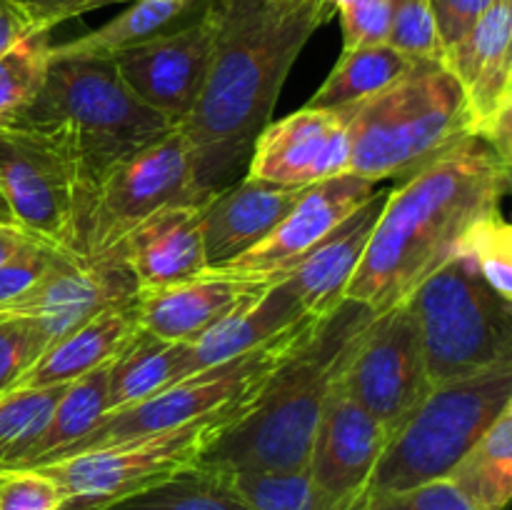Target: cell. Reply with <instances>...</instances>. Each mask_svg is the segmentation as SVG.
Listing matches in <instances>:
<instances>
[{"mask_svg":"<svg viewBox=\"0 0 512 510\" xmlns=\"http://www.w3.org/2000/svg\"><path fill=\"white\" fill-rule=\"evenodd\" d=\"M0 223H15L13 215H10V208H8V203H5L3 195H0Z\"/></svg>","mask_w":512,"mask_h":510,"instance_id":"f6af8a7d","label":"cell"},{"mask_svg":"<svg viewBox=\"0 0 512 510\" xmlns=\"http://www.w3.org/2000/svg\"><path fill=\"white\" fill-rule=\"evenodd\" d=\"M303 315L298 298L285 280L265 285L260 293L250 295L238 308L230 310L223 320H218L213 328H208L200 338L188 343L180 378L213 368V365L228 363V360L268 343L270 338L283 333Z\"/></svg>","mask_w":512,"mask_h":510,"instance_id":"603a6c76","label":"cell"},{"mask_svg":"<svg viewBox=\"0 0 512 510\" xmlns=\"http://www.w3.org/2000/svg\"><path fill=\"white\" fill-rule=\"evenodd\" d=\"M303 193L305 188H283L243 175L205 200L200 233L208 268H223L263 243Z\"/></svg>","mask_w":512,"mask_h":510,"instance_id":"44dd1931","label":"cell"},{"mask_svg":"<svg viewBox=\"0 0 512 510\" xmlns=\"http://www.w3.org/2000/svg\"><path fill=\"white\" fill-rule=\"evenodd\" d=\"M215 473L250 510H338L315 488L308 468L215 470Z\"/></svg>","mask_w":512,"mask_h":510,"instance_id":"4dcf8cb0","label":"cell"},{"mask_svg":"<svg viewBox=\"0 0 512 510\" xmlns=\"http://www.w3.org/2000/svg\"><path fill=\"white\" fill-rule=\"evenodd\" d=\"M183 200L200 198L193 193L188 143L175 125L100 180L80 218L73 253L83 260H108L138 225Z\"/></svg>","mask_w":512,"mask_h":510,"instance_id":"30bf717a","label":"cell"},{"mask_svg":"<svg viewBox=\"0 0 512 510\" xmlns=\"http://www.w3.org/2000/svg\"><path fill=\"white\" fill-rule=\"evenodd\" d=\"M105 510H250L215 470L193 465Z\"/></svg>","mask_w":512,"mask_h":510,"instance_id":"f546056e","label":"cell"},{"mask_svg":"<svg viewBox=\"0 0 512 510\" xmlns=\"http://www.w3.org/2000/svg\"><path fill=\"white\" fill-rule=\"evenodd\" d=\"M510 160L480 135L388 190L363 260L343 300L373 315L410 298L415 288L458 253L460 240L500 210L510 190Z\"/></svg>","mask_w":512,"mask_h":510,"instance_id":"7a4b0ae2","label":"cell"},{"mask_svg":"<svg viewBox=\"0 0 512 510\" xmlns=\"http://www.w3.org/2000/svg\"><path fill=\"white\" fill-rule=\"evenodd\" d=\"M140 330L135 298L115 303L50 345L28 368L15 388L68 385L80 375L110 363Z\"/></svg>","mask_w":512,"mask_h":510,"instance_id":"cb8c5ba5","label":"cell"},{"mask_svg":"<svg viewBox=\"0 0 512 510\" xmlns=\"http://www.w3.org/2000/svg\"><path fill=\"white\" fill-rule=\"evenodd\" d=\"M445 480L475 508L508 510L512 498V408L500 413Z\"/></svg>","mask_w":512,"mask_h":510,"instance_id":"f1b7e54d","label":"cell"},{"mask_svg":"<svg viewBox=\"0 0 512 510\" xmlns=\"http://www.w3.org/2000/svg\"><path fill=\"white\" fill-rule=\"evenodd\" d=\"M30 240H35V235L20 228L18 223H0V263H5L10 255L18 253Z\"/></svg>","mask_w":512,"mask_h":510,"instance_id":"ee69618b","label":"cell"},{"mask_svg":"<svg viewBox=\"0 0 512 510\" xmlns=\"http://www.w3.org/2000/svg\"><path fill=\"white\" fill-rule=\"evenodd\" d=\"M65 385L13 388L0 395V470H15L53 415Z\"/></svg>","mask_w":512,"mask_h":510,"instance_id":"1f68e13d","label":"cell"},{"mask_svg":"<svg viewBox=\"0 0 512 510\" xmlns=\"http://www.w3.org/2000/svg\"><path fill=\"white\" fill-rule=\"evenodd\" d=\"M348 173L350 133L343 113L308 105L260 130L245 170L283 188H310Z\"/></svg>","mask_w":512,"mask_h":510,"instance_id":"9a60e30c","label":"cell"},{"mask_svg":"<svg viewBox=\"0 0 512 510\" xmlns=\"http://www.w3.org/2000/svg\"><path fill=\"white\" fill-rule=\"evenodd\" d=\"M270 283L275 280L208 268L165 288L138 290L135 305H138L140 330L170 343H193L230 310Z\"/></svg>","mask_w":512,"mask_h":510,"instance_id":"d6986e66","label":"cell"},{"mask_svg":"<svg viewBox=\"0 0 512 510\" xmlns=\"http://www.w3.org/2000/svg\"><path fill=\"white\" fill-rule=\"evenodd\" d=\"M188 343H170L138 330L135 338L110 360L105 415L140 403L180 378Z\"/></svg>","mask_w":512,"mask_h":510,"instance_id":"83f0119b","label":"cell"},{"mask_svg":"<svg viewBox=\"0 0 512 510\" xmlns=\"http://www.w3.org/2000/svg\"><path fill=\"white\" fill-rule=\"evenodd\" d=\"M205 10L213 28L208 75L178 125L200 200L245 175L290 68L315 30L335 15L325 0H208Z\"/></svg>","mask_w":512,"mask_h":510,"instance_id":"6da1fadb","label":"cell"},{"mask_svg":"<svg viewBox=\"0 0 512 510\" xmlns=\"http://www.w3.org/2000/svg\"><path fill=\"white\" fill-rule=\"evenodd\" d=\"M63 503L60 485L43 470H0V510H60Z\"/></svg>","mask_w":512,"mask_h":510,"instance_id":"74e56055","label":"cell"},{"mask_svg":"<svg viewBox=\"0 0 512 510\" xmlns=\"http://www.w3.org/2000/svg\"><path fill=\"white\" fill-rule=\"evenodd\" d=\"M205 200H183L155 213L133 230L108 260L128 268L138 290L180 283L208 270L200 233Z\"/></svg>","mask_w":512,"mask_h":510,"instance_id":"ffe728a7","label":"cell"},{"mask_svg":"<svg viewBox=\"0 0 512 510\" xmlns=\"http://www.w3.org/2000/svg\"><path fill=\"white\" fill-rule=\"evenodd\" d=\"M208 0H133L118 18L100 28L50 45V60L60 58H113L123 50L143 45L148 40L168 35L183 25L193 23L205 10Z\"/></svg>","mask_w":512,"mask_h":510,"instance_id":"d4e9b609","label":"cell"},{"mask_svg":"<svg viewBox=\"0 0 512 510\" xmlns=\"http://www.w3.org/2000/svg\"><path fill=\"white\" fill-rule=\"evenodd\" d=\"M335 380L380 420L388 438L433 388L408 300L378 313L350 343Z\"/></svg>","mask_w":512,"mask_h":510,"instance_id":"8fae6325","label":"cell"},{"mask_svg":"<svg viewBox=\"0 0 512 510\" xmlns=\"http://www.w3.org/2000/svg\"><path fill=\"white\" fill-rule=\"evenodd\" d=\"M498 0H430L440 43L448 53Z\"/></svg>","mask_w":512,"mask_h":510,"instance_id":"60d3db41","label":"cell"},{"mask_svg":"<svg viewBox=\"0 0 512 510\" xmlns=\"http://www.w3.org/2000/svg\"><path fill=\"white\" fill-rule=\"evenodd\" d=\"M40 355L43 348L28 320L0 318V395L13 390Z\"/></svg>","mask_w":512,"mask_h":510,"instance_id":"f35d334b","label":"cell"},{"mask_svg":"<svg viewBox=\"0 0 512 510\" xmlns=\"http://www.w3.org/2000/svg\"><path fill=\"white\" fill-rule=\"evenodd\" d=\"M108 365L80 375L65 385L63 395L55 403L53 415L43 428L40 438L15 470L43 468L68 455L100 420L105 418L108 403Z\"/></svg>","mask_w":512,"mask_h":510,"instance_id":"484cf974","label":"cell"},{"mask_svg":"<svg viewBox=\"0 0 512 510\" xmlns=\"http://www.w3.org/2000/svg\"><path fill=\"white\" fill-rule=\"evenodd\" d=\"M50 30H38L0 55V125L20 118L45 83L50 65Z\"/></svg>","mask_w":512,"mask_h":510,"instance_id":"d6a6232c","label":"cell"},{"mask_svg":"<svg viewBox=\"0 0 512 510\" xmlns=\"http://www.w3.org/2000/svg\"><path fill=\"white\" fill-rule=\"evenodd\" d=\"M210 45L213 28L208 10H203L193 23L173 33L113 55V63L140 103L153 108L173 125H180L203 90Z\"/></svg>","mask_w":512,"mask_h":510,"instance_id":"2e32d148","label":"cell"},{"mask_svg":"<svg viewBox=\"0 0 512 510\" xmlns=\"http://www.w3.org/2000/svg\"><path fill=\"white\" fill-rule=\"evenodd\" d=\"M512 408V360L433 385L388 438L365 490H410L445 480L480 435Z\"/></svg>","mask_w":512,"mask_h":510,"instance_id":"8992f818","label":"cell"},{"mask_svg":"<svg viewBox=\"0 0 512 510\" xmlns=\"http://www.w3.org/2000/svg\"><path fill=\"white\" fill-rule=\"evenodd\" d=\"M325 3L330 5V8H333V13L338 8H343V5H348V3H353V0H325Z\"/></svg>","mask_w":512,"mask_h":510,"instance_id":"bcb514c9","label":"cell"},{"mask_svg":"<svg viewBox=\"0 0 512 510\" xmlns=\"http://www.w3.org/2000/svg\"><path fill=\"white\" fill-rule=\"evenodd\" d=\"M385 198L388 190H378L340 228L320 240L300 263L280 275V280L290 285L305 315L325 318L343 303L345 288L363 260Z\"/></svg>","mask_w":512,"mask_h":510,"instance_id":"7402d4cb","label":"cell"},{"mask_svg":"<svg viewBox=\"0 0 512 510\" xmlns=\"http://www.w3.org/2000/svg\"><path fill=\"white\" fill-rule=\"evenodd\" d=\"M13 125L43 138L65 160L85 205L120 160L175 128L135 98L113 58L50 60L43 88Z\"/></svg>","mask_w":512,"mask_h":510,"instance_id":"277c9868","label":"cell"},{"mask_svg":"<svg viewBox=\"0 0 512 510\" xmlns=\"http://www.w3.org/2000/svg\"><path fill=\"white\" fill-rule=\"evenodd\" d=\"M258 388L178 428L70 455L38 470L48 473L63 490L65 503L60 510H105L128 495L198 465L205 450L248 413Z\"/></svg>","mask_w":512,"mask_h":510,"instance_id":"ba28073f","label":"cell"},{"mask_svg":"<svg viewBox=\"0 0 512 510\" xmlns=\"http://www.w3.org/2000/svg\"><path fill=\"white\" fill-rule=\"evenodd\" d=\"M0 195L20 228L73 253L83 193L50 145L13 123L0 125Z\"/></svg>","mask_w":512,"mask_h":510,"instance_id":"7c38bea8","label":"cell"},{"mask_svg":"<svg viewBox=\"0 0 512 510\" xmlns=\"http://www.w3.org/2000/svg\"><path fill=\"white\" fill-rule=\"evenodd\" d=\"M345 510H480L450 480H433L410 490H363Z\"/></svg>","mask_w":512,"mask_h":510,"instance_id":"d590c367","label":"cell"},{"mask_svg":"<svg viewBox=\"0 0 512 510\" xmlns=\"http://www.w3.org/2000/svg\"><path fill=\"white\" fill-rule=\"evenodd\" d=\"M388 45L415 60L445 63V50L435 28L430 0H390Z\"/></svg>","mask_w":512,"mask_h":510,"instance_id":"e575fe53","label":"cell"},{"mask_svg":"<svg viewBox=\"0 0 512 510\" xmlns=\"http://www.w3.org/2000/svg\"><path fill=\"white\" fill-rule=\"evenodd\" d=\"M113 3H133V0H28L30 15L38 30H53L55 25L70 18L90 13V10L105 8Z\"/></svg>","mask_w":512,"mask_h":510,"instance_id":"b9f144b4","label":"cell"},{"mask_svg":"<svg viewBox=\"0 0 512 510\" xmlns=\"http://www.w3.org/2000/svg\"><path fill=\"white\" fill-rule=\"evenodd\" d=\"M385 445L388 430L333 378L308 458L315 488L345 510L365 490Z\"/></svg>","mask_w":512,"mask_h":510,"instance_id":"e0dca14e","label":"cell"},{"mask_svg":"<svg viewBox=\"0 0 512 510\" xmlns=\"http://www.w3.org/2000/svg\"><path fill=\"white\" fill-rule=\"evenodd\" d=\"M280 3H300V0H280Z\"/></svg>","mask_w":512,"mask_h":510,"instance_id":"7dc6e473","label":"cell"},{"mask_svg":"<svg viewBox=\"0 0 512 510\" xmlns=\"http://www.w3.org/2000/svg\"><path fill=\"white\" fill-rule=\"evenodd\" d=\"M473 263L480 278L503 300L512 303V228L498 213L485 215L460 240L458 253Z\"/></svg>","mask_w":512,"mask_h":510,"instance_id":"836d02e7","label":"cell"},{"mask_svg":"<svg viewBox=\"0 0 512 510\" xmlns=\"http://www.w3.org/2000/svg\"><path fill=\"white\" fill-rule=\"evenodd\" d=\"M133 278L118 260H83L65 253L55 268L15 303L0 308V318L13 315L33 325L45 350L78 330L105 308L135 298Z\"/></svg>","mask_w":512,"mask_h":510,"instance_id":"4fadbf2b","label":"cell"},{"mask_svg":"<svg viewBox=\"0 0 512 510\" xmlns=\"http://www.w3.org/2000/svg\"><path fill=\"white\" fill-rule=\"evenodd\" d=\"M378 190V183H370L353 173L310 185L263 243L235 258L233 263L223 265V270L280 280V275L300 263L320 240L340 228Z\"/></svg>","mask_w":512,"mask_h":510,"instance_id":"ac0fdd59","label":"cell"},{"mask_svg":"<svg viewBox=\"0 0 512 510\" xmlns=\"http://www.w3.org/2000/svg\"><path fill=\"white\" fill-rule=\"evenodd\" d=\"M30 33H38L28 0H0V55Z\"/></svg>","mask_w":512,"mask_h":510,"instance_id":"7bdbcfd3","label":"cell"},{"mask_svg":"<svg viewBox=\"0 0 512 510\" xmlns=\"http://www.w3.org/2000/svg\"><path fill=\"white\" fill-rule=\"evenodd\" d=\"M365 305L343 300L318 318L303 343L268 375L248 413L200 458L213 470L308 468L315 428L335 373L355 335L373 320Z\"/></svg>","mask_w":512,"mask_h":510,"instance_id":"3957f363","label":"cell"},{"mask_svg":"<svg viewBox=\"0 0 512 510\" xmlns=\"http://www.w3.org/2000/svg\"><path fill=\"white\" fill-rule=\"evenodd\" d=\"M68 250H60L45 240L35 238L28 245L10 255L5 263H0V308L23 298L28 290H33L50 270L55 268Z\"/></svg>","mask_w":512,"mask_h":510,"instance_id":"8d00e7d4","label":"cell"},{"mask_svg":"<svg viewBox=\"0 0 512 510\" xmlns=\"http://www.w3.org/2000/svg\"><path fill=\"white\" fill-rule=\"evenodd\" d=\"M418 63L393 45H363V48H343L338 63L333 65L318 93L308 100V108L345 110L373 95L383 93Z\"/></svg>","mask_w":512,"mask_h":510,"instance_id":"4316f807","label":"cell"},{"mask_svg":"<svg viewBox=\"0 0 512 510\" xmlns=\"http://www.w3.org/2000/svg\"><path fill=\"white\" fill-rule=\"evenodd\" d=\"M340 113L350 133V173L378 185L403 183L473 135L463 85L438 60H418L398 83Z\"/></svg>","mask_w":512,"mask_h":510,"instance_id":"5b68a950","label":"cell"},{"mask_svg":"<svg viewBox=\"0 0 512 510\" xmlns=\"http://www.w3.org/2000/svg\"><path fill=\"white\" fill-rule=\"evenodd\" d=\"M343 25V48L380 45L388 40L390 0H353L335 10Z\"/></svg>","mask_w":512,"mask_h":510,"instance_id":"ab89813d","label":"cell"},{"mask_svg":"<svg viewBox=\"0 0 512 510\" xmlns=\"http://www.w3.org/2000/svg\"><path fill=\"white\" fill-rule=\"evenodd\" d=\"M315 323H318V318L303 315L290 328H285L283 333L270 338L268 343L258 345V348L248 350V353L238 355L228 363L213 365V368L198 370V373L173 380L163 390L148 395L140 403L108 413L63 458L125 443V440L140 438V435L178 428V425H185L190 420H198L203 415L225 408L233 400L243 398L245 393L258 388L303 343L305 335L313 330Z\"/></svg>","mask_w":512,"mask_h":510,"instance_id":"9c48e42d","label":"cell"},{"mask_svg":"<svg viewBox=\"0 0 512 510\" xmlns=\"http://www.w3.org/2000/svg\"><path fill=\"white\" fill-rule=\"evenodd\" d=\"M430 385L470 378L512 360V303L468 258L453 255L408 298Z\"/></svg>","mask_w":512,"mask_h":510,"instance_id":"52a82bcc","label":"cell"},{"mask_svg":"<svg viewBox=\"0 0 512 510\" xmlns=\"http://www.w3.org/2000/svg\"><path fill=\"white\" fill-rule=\"evenodd\" d=\"M512 0H498L453 48L445 68L463 85L473 135L510 158L512 118Z\"/></svg>","mask_w":512,"mask_h":510,"instance_id":"5bb4252c","label":"cell"}]
</instances>
